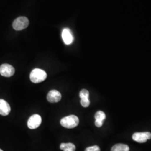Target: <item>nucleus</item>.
Here are the masks:
<instances>
[{"mask_svg": "<svg viewBox=\"0 0 151 151\" xmlns=\"http://www.w3.org/2000/svg\"><path fill=\"white\" fill-rule=\"evenodd\" d=\"M60 123L61 125L65 128L68 129H72L76 127L79 124L78 118L74 115H71L67 116L64 117L60 120Z\"/></svg>", "mask_w": 151, "mask_h": 151, "instance_id": "1", "label": "nucleus"}, {"mask_svg": "<svg viewBox=\"0 0 151 151\" xmlns=\"http://www.w3.org/2000/svg\"><path fill=\"white\" fill-rule=\"evenodd\" d=\"M47 74L45 71L39 68L34 69L31 72L30 75V80L35 83H38L43 82L47 78Z\"/></svg>", "mask_w": 151, "mask_h": 151, "instance_id": "2", "label": "nucleus"}, {"mask_svg": "<svg viewBox=\"0 0 151 151\" xmlns=\"http://www.w3.org/2000/svg\"><path fill=\"white\" fill-rule=\"evenodd\" d=\"M29 24V21L27 17L24 16L19 17L16 19L12 24V27L15 30H22L26 29Z\"/></svg>", "mask_w": 151, "mask_h": 151, "instance_id": "3", "label": "nucleus"}, {"mask_svg": "<svg viewBox=\"0 0 151 151\" xmlns=\"http://www.w3.org/2000/svg\"><path fill=\"white\" fill-rule=\"evenodd\" d=\"M42 123V118L38 114H34L27 121V127L30 129H35L38 128Z\"/></svg>", "mask_w": 151, "mask_h": 151, "instance_id": "4", "label": "nucleus"}, {"mask_svg": "<svg viewBox=\"0 0 151 151\" xmlns=\"http://www.w3.org/2000/svg\"><path fill=\"white\" fill-rule=\"evenodd\" d=\"M133 139L138 143H145L148 139L151 138V133L150 132L135 133L132 135Z\"/></svg>", "mask_w": 151, "mask_h": 151, "instance_id": "5", "label": "nucleus"}, {"mask_svg": "<svg viewBox=\"0 0 151 151\" xmlns=\"http://www.w3.org/2000/svg\"><path fill=\"white\" fill-rule=\"evenodd\" d=\"M14 73H15V69L11 65L5 63L0 66L1 75L6 77H10L14 75Z\"/></svg>", "mask_w": 151, "mask_h": 151, "instance_id": "6", "label": "nucleus"}, {"mask_svg": "<svg viewBox=\"0 0 151 151\" xmlns=\"http://www.w3.org/2000/svg\"><path fill=\"white\" fill-rule=\"evenodd\" d=\"M62 95L60 92L55 90H52L49 92L47 99L49 102L56 103L59 102L61 100Z\"/></svg>", "mask_w": 151, "mask_h": 151, "instance_id": "7", "label": "nucleus"}, {"mask_svg": "<svg viewBox=\"0 0 151 151\" xmlns=\"http://www.w3.org/2000/svg\"><path fill=\"white\" fill-rule=\"evenodd\" d=\"M62 38L66 45H70L73 42V37L70 32V30L68 28H65L62 32Z\"/></svg>", "mask_w": 151, "mask_h": 151, "instance_id": "8", "label": "nucleus"}, {"mask_svg": "<svg viewBox=\"0 0 151 151\" xmlns=\"http://www.w3.org/2000/svg\"><path fill=\"white\" fill-rule=\"evenodd\" d=\"M11 111L10 105L4 99H0V115L2 116L8 115Z\"/></svg>", "mask_w": 151, "mask_h": 151, "instance_id": "9", "label": "nucleus"}, {"mask_svg": "<svg viewBox=\"0 0 151 151\" xmlns=\"http://www.w3.org/2000/svg\"><path fill=\"white\" fill-rule=\"evenodd\" d=\"M95 118L96 119L95 123V125L98 128H100L102 127L104 121L106 118L105 114L102 111H98L95 115Z\"/></svg>", "mask_w": 151, "mask_h": 151, "instance_id": "10", "label": "nucleus"}, {"mask_svg": "<svg viewBox=\"0 0 151 151\" xmlns=\"http://www.w3.org/2000/svg\"><path fill=\"white\" fill-rule=\"evenodd\" d=\"M60 149L63 151H75L76 146L71 143H63L60 145Z\"/></svg>", "mask_w": 151, "mask_h": 151, "instance_id": "11", "label": "nucleus"}, {"mask_svg": "<svg viewBox=\"0 0 151 151\" xmlns=\"http://www.w3.org/2000/svg\"><path fill=\"white\" fill-rule=\"evenodd\" d=\"M111 151H129V147L124 144H116L114 146Z\"/></svg>", "mask_w": 151, "mask_h": 151, "instance_id": "12", "label": "nucleus"}, {"mask_svg": "<svg viewBox=\"0 0 151 151\" xmlns=\"http://www.w3.org/2000/svg\"><path fill=\"white\" fill-rule=\"evenodd\" d=\"M80 97L81 99H89V92L86 89L82 90L80 92Z\"/></svg>", "mask_w": 151, "mask_h": 151, "instance_id": "13", "label": "nucleus"}, {"mask_svg": "<svg viewBox=\"0 0 151 151\" xmlns=\"http://www.w3.org/2000/svg\"><path fill=\"white\" fill-rule=\"evenodd\" d=\"M81 105L84 108H87L89 106L90 101L89 100V99H81Z\"/></svg>", "mask_w": 151, "mask_h": 151, "instance_id": "14", "label": "nucleus"}, {"mask_svg": "<svg viewBox=\"0 0 151 151\" xmlns=\"http://www.w3.org/2000/svg\"><path fill=\"white\" fill-rule=\"evenodd\" d=\"M85 151H100V148L99 146H91L87 147Z\"/></svg>", "mask_w": 151, "mask_h": 151, "instance_id": "15", "label": "nucleus"}, {"mask_svg": "<svg viewBox=\"0 0 151 151\" xmlns=\"http://www.w3.org/2000/svg\"><path fill=\"white\" fill-rule=\"evenodd\" d=\"M0 151H2V150H1V149H0Z\"/></svg>", "mask_w": 151, "mask_h": 151, "instance_id": "16", "label": "nucleus"}]
</instances>
